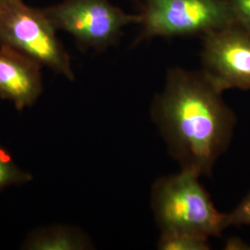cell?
Masks as SVG:
<instances>
[{
	"label": "cell",
	"instance_id": "4",
	"mask_svg": "<svg viewBox=\"0 0 250 250\" xmlns=\"http://www.w3.org/2000/svg\"><path fill=\"white\" fill-rule=\"evenodd\" d=\"M136 43L156 37L204 36L236 22L224 0H143Z\"/></svg>",
	"mask_w": 250,
	"mask_h": 250
},
{
	"label": "cell",
	"instance_id": "6",
	"mask_svg": "<svg viewBox=\"0 0 250 250\" xmlns=\"http://www.w3.org/2000/svg\"><path fill=\"white\" fill-rule=\"evenodd\" d=\"M201 63L222 92L250 90V29L233 22L202 36Z\"/></svg>",
	"mask_w": 250,
	"mask_h": 250
},
{
	"label": "cell",
	"instance_id": "7",
	"mask_svg": "<svg viewBox=\"0 0 250 250\" xmlns=\"http://www.w3.org/2000/svg\"><path fill=\"white\" fill-rule=\"evenodd\" d=\"M42 67L25 54L0 44V98L18 110L34 106L43 92Z\"/></svg>",
	"mask_w": 250,
	"mask_h": 250
},
{
	"label": "cell",
	"instance_id": "11",
	"mask_svg": "<svg viewBox=\"0 0 250 250\" xmlns=\"http://www.w3.org/2000/svg\"><path fill=\"white\" fill-rule=\"evenodd\" d=\"M226 225H250V192L232 212L226 214Z\"/></svg>",
	"mask_w": 250,
	"mask_h": 250
},
{
	"label": "cell",
	"instance_id": "8",
	"mask_svg": "<svg viewBox=\"0 0 250 250\" xmlns=\"http://www.w3.org/2000/svg\"><path fill=\"white\" fill-rule=\"evenodd\" d=\"M92 247L89 237L80 229L64 224H52L29 232L21 250H86Z\"/></svg>",
	"mask_w": 250,
	"mask_h": 250
},
{
	"label": "cell",
	"instance_id": "3",
	"mask_svg": "<svg viewBox=\"0 0 250 250\" xmlns=\"http://www.w3.org/2000/svg\"><path fill=\"white\" fill-rule=\"evenodd\" d=\"M41 9L22 0L0 3V44L15 48L68 80H74L71 59Z\"/></svg>",
	"mask_w": 250,
	"mask_h": 250
},
{
	"label": "cell",
	"instance_id": "2",
	"mask_svg": "<svg viewBox=\"0 0 250 250\" xmlns=\"http://www.w3.org/2000/svg\"><path fill=\"white\" fill-rule=\"evenodd\" d=\"M199 177L182 170L156 182L152 208L161 231L193 232L209 238L219 236L227 227L226 214L217 210Z\"/></svg>",
	"mask_w": 250,
	"mask_h": 250
},
{
	"label": "cell",
	"instance_id": "1",
	"mask_svg": "<svg viewBox=\"0 0 250 250\" xmlns=\"http://www.w3.org/2000/svg\"><path fill=\"white\" fill-rule=\"evenodd\" d=\"M201 71L170 69L154 115L182 170L208 175L232 138L235 118Z\"/></svg>",
	"mask_w": 250,
	"mask_h": 250
},
{
	"label": "cell",
	"instance_id": "9",
	"mask_svg": "<svg viewBox=\"0 0 250 250\" xmlns=\"http://www.w3.org/2000/svg\"><path fill=\"white\" fill-rule=\"evenodd\" d=\"M208 237L193 232L161 231L158 249L162 250H208Z\"/></svg>",
	"mask_w": 250,
	"mask_h": 250
},
{
	"label": "cell",
	"instance_id": "5",
	"mask_svg": "<svg viewBox=\"0 0 250 250\" xmlns=\"http://www.w3.org/2000/svg\"><path fill=\"white\" fill-rule=\"evenodd\" d=\"M41 9L56 30L73 36L82 48L96 51L115 45L125 27L141 21L139 14H127L109 0H62Z\"/></svg>",
	"mask_w": 250,
	"mask_h": 250
},
{
	"label": "cell",
	"instance_id": "12",
	"mask_svg": "<svg viewBox=\"0 0 250 250\" xmlns=\"http://www.w3.org/2000/svg\"><path fill=\"white\" fill-rule=\"evenodd\" d=\"M235 21L250 29V0H224Z\"/></svg>",
	"mask_w": 250,
	"mask_h": 250
},
{
	"label": "cell",
	"instance_id": "10",
	"mask_svg": "<svg viewBox=\"0 0 250 250\" xmlns=\"http://www.w3.org/2000/svg\"><path fill=\"white\" fill-rule=\"evenodd\" d=\"M32 180L31 173L19 167L9 152L0 146V192L12 186L24 185Z\"/></svg>",
	"mask_w": 250,
	"mask_h": 250
},
{
	"label": "cell",
	"instance_id": "13",
	"mask_svg": "<svg viewBox=\"0 0 250 250\" xmlns=\"http://www.w3.org/2000/svg\"><path fill=\"white\" fill-rule=\"evenodd\" d=\"M1 1H2V0H0V3H1Z\"/></svg>",
	"mask_w": 250,
	"mask_h": 250
}]
</instances>
